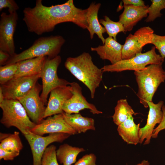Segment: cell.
I'll list each match as a JSON object with an SVG mask.
<instances>
[{"instance_id":"f1b7e54d","label":"cell","mask_w":165,"mask_h":165,"mask_svg":"<svg viewBox=\"0 0 165 165\" xmlns=\"http://www.w3.org/2000/svg\"><path fill=\"white\" fill-rule=\"evenodd\" d=\"M56 147L53 145L48 147L42 157L41 165H59L56 156Z\"/></svg>"},{"instance_id":"ac0fdd59","label":"cell","mask_w":165,"mask_h":165,"mask_svg":"<svg viewBox=\"0 0 165 165\" xmlns=\"http://www.w3.org/2000/svg\"><path fill=\"white\" fill-rule=\"evenodd\" d=\"M123 45L108 36L105 39L104 44L96 47H91V50L96 52L102 60L109 61L114 64L121 60Z\"/></svg>"},{"instance_id":"7402d4cb","label":"cell","mask_w":165,"mask_h":165,"mask_svg":"<svg viewBox=\"0 0 165 165\" xmlns=\"http://www.w3.org/2000/svg\"><path fill=\"white\" fill-rule=\"evenodd\" d=\"M62 114L66 122L77 134L95 130L94 120L92 118L84 117L79 113L68 114L63 112Z\"/></svg>"},{"instance_id":"9a60e30c","label":"cell","mask_w":165,"mask_h":165,"mask_svg":"<svg viewBox=\"0 0 165 165\" xmlns=\"http://www.w3.org/2000/svg\"><path fill=\"white\" fill-rule=\"evenodd\" d=\"M149 111L146 123L143 127L140 128L139 135V143L142 144L145 140L144 145L149 144L154 128L157 124L161 122L163 117L162 107L164 102L161 101L157 104L152 101L148 102Z\"/></svg>"},{"instance_id":"484cf974","label":"cell","mask_w":165,"mask_h":165,"mask_svg":"<svg viewBox=\"0 0 165 165\" xmlns=\"http://www.w3.org/2000/svg\"><path fill=\"white\" fill-rule=\"evenodd\" d=\"M99 22L104 26L108 36L112 38L116 41V36L119 33L126 32L123 25L121 23L112 20L107 16H104V19H100Z\"/></svg>"},{"instance_id":"d6a6232c","label":"cell","mask_w":165,"mask_h":165,"mask_svg":"<svg viewBox=\"0 0 165 165\" xmlns=\"http://www.w3.org/2000/svg\"><path fill=\"white\" fill-rule=\"evenodd\" d=\"M162 110L163 113V118L160 123L153 131L152 136L153 138H157L159 133L165 129V106L164 105L162 106Z\"/></svg>"},{"instance_id":"f546056e","label":"cell","mask_w":165,"mask_h":165,"mask_svg":"<svg viewBox=\"0 0 165 165\" xmlns=\"http://www.w3.org/2000/svg\"><path fill=\"white\" fill-rule=\"evenodd\" d=\"M151 44L154 45L160 56L164 59L165 58V35H160L154 33Z\"/></svg>"},{"instance_id":"836d02e7","label":"cell","mask_w":165,"mask_h":165,"mask_svg":"<svg viewBox=\"0 0 165 165\" xmlns=\"http://www.w3.org/2000/svg\"><path fill=\"white\" fill-rule=\"evenodd\" d=\"M19 154V153L9 152L0 148V160L3 159L5 160H12Z\"/></svg>"},{"instance_id":"2e32d148","label":"cell","mask_w":165,"mask_h":165,"mask_svg":"<svg viewBox=\"0 0 165 165\" xmlns=\"http://www.w3.org/2000/svg\"><path fill=\"white\" fill-rule=\"evenodd\" d=\"M72 95L70 85L59 86L52 90L50 92L44 118L62 113L64 104Z\"/></svg>"},{"instance_id":"ba28073f","label":"cell","mask_w":165,"mask_h":165,"mask_svg":"<svg viewBox=\"0 0 165 165\" xmlns=\"http://www.w3.org/2000/svg\"><path fill=\"white\" fill-rule=\"evenodd\" d=\"M154 31L149 26L141 27L126 38L122 51V60L128 59L141 52L143 47L151 44Z\"/></svg>"},{"instance_id":"1f68e13d","label":"cell","mask_w":165,"mask_h":165,"mask_svg":"<svg viewBox=\"0 0 165 165\" xmlns=\"http://www.w3.org/2000/svg\"><path fill=\"white\" fill-rule=\"evenodd\" d=\"M96 156L93 153L84 155L76 162L74 165H96Z\"/></svg>"},{"instance_id":"e575fe53","label":"cell","mask_w":165,"mask_h":165,"mask_svg":"<svg viewBox=\"0 0 165 165\" xmlns=\"http://www.w3.org/2000/svg\"><path fill=\"white\" fill-rule=\"evenodd\" d=\"M124 5H131L136 6H145L144 2L142 0H123Z\"/></svg>"},{"instance_id":"603a6c76","label":"cell","mask_w":165,"mask_h":165,"mask_svg":"<svg viewBox=\"0 0 165 165\" xmlns=\"http://www.w3.org/2000/svg\"><path fill=\"white\" fill-rule=\"evenodd\" d=\"M85 151L82 148L73 147L64 144L60 145L56 150L57 159L63 165H71L76 162L79 154Z\"/></svg>"},{"instance_id":"ffe728a7","label":"cell","mask_w":165,"mask_h":165,"mask_svg":"<svg viewBox=\"0 0 165 165\" xmlns=\"http://www.w3.org/2000/svg\"><path fill=\"white\" fill-rule=\"evenodd\" d=\"M47 58L41 57L18 62V69L13 78L40 74Z\"/></svg>"},{"instance_id":"4dcf8cb0","label":"cell","mask_w":165,"mask_h":165,"mask_svg":"<svg viewBox=\"0 0 165 165\" xmlns=\"http://www.w3.org/2000/svg\"><path fill=\"white\" fill-rule=\"evenodd\" d=\"M8 8L9 13L16 12L19 7L14 0H0V11L5 8Z\"/></svg>"},{"instance_id":"8d00e7d4","label":"cell","mask_w":165,"mask_h":165,"mask_svg":"<svg viewBox=\"0 0 165 165\" xmlns=\"http://www.w3.org/2000/svg\"><path fill=\"white\" fill-rule=\"evenodd\" d=\"M5 99L2 89L0 87V103L2 102Z\"/></svg>"},{"instance_id":"52a82bcc","label":"cell","mask_w":165,"mask_h":165,"mask_svg":"<svg viewBox=\"0 0 165 165\" xmlns=\"http://www.w3.org/2000/svg\"><path fill=\"white\" fill-rule=\"evenodd\" d=\"M61 61V57L59 55L51 58L47 57L40 74L42 82L40 97L46 105L48 95L52 90L59 86H68L70 84L69 82L58 76L57 69Z\"/></svg>"},{"instance_id":"9c48e42d","label":"cell","mask_w":165,"mask_h":165,"mask_svg":"<svg viewBox=\"0 0 165 165\" xmlns=\"http://www.w3.org/2000/svg\"><path fill=\"white\" fill-rule=\"evenodd\" d=\"M42 85L37 82L33 87L19 100L25 109L28 116L36 124L44 119L46 105L42 100L40 93Z\"/></svg>"},{"instance_id":"8992f818","label":"cell","mask_w":165,"mask_h":165,"mask_svg":"<svg viewBox=\"0 0 165 165\" xmlns=\"http://www.w3.org/2000/svg\"><path fill=\"white\" fill-rule=\"evenodd\" d=\"M156 48L155 46H152L150 50L145 53H138L132 58L122 60L114 64L105 65L101 69L103 72L134 71L141 70L148 65L163 63L164 59L156 53Z\"/></svg>"},{"instance_id":"4316f807","label":"cell","mask_w":165,"mask_h":165,"mask_svg":"<svg viewBox=\"0 0 165 165\" xmlns=\"http://www.w3.org/2000/svg\"><path fill=\"white\" fill-rule=\"evenodd\" d=\"M152 4L148 8V16L145 21L146 22L154 21L162 14L161 11L165 9V0H152Z\"/></svg>"},{"instance_id":"6da1fadb","label":"cell","mask_w":165,"mask_h":165,"mask_svg":"<svg viewBox=\"0 0 165 165\" xmlns=\"http://www.w3.org/2000/svg\"><path fill=\"white\" fill-rule=\"evenodd\" d=\"M23 12V20L28 31L38 35L53 31L57 25L64 22H72L84 29L88 27L87 9L76 7L73 0L50 6L37 0L34 7L25 8Z\"/></svg>"},{"instance_id":"d6986e66","label":"cell","mask_w":165,"mask_h":165,"mask_svg":"<svg viewBox=\"0 0 165 165\" xmlns=\"http://www.w3.org/2000/svg\"><path fill=\"white\" fill-rule=\"evenodd\" d=\"M101 6L100 3L92 2L86 9V18L88 25L87 29L89 32L91 39H92L94 34H96L104 44L105 39L103 34L106 32V30L100 24L98 17V12Z\"/></svg>"},{"instance_id":"74e56055","label":"cell","mask_w":165,"mask_h":165,"mask_svg":"<svg viewBox=\"0 0 165 165\" xmlns=\"http://www.w3.org/2000/svg\"><path fill=\"white\" fill-rule=\"evenodd\" d=\"M137 165H150V164L148 160H144Z\"/></svg>"},{"instance_id":"44dd1931","label":"cell","mask_w":165,"mask_h":165,"mask_svg":"<svg viewBox=\"0 0 165 165\" xmlns=\"http://www.w3.org/2000/svg\"><path fill=\"white\" fill-rule=\"evenodd\" d=\"M140 123L136 124L133 116L118 126L117 130L122 139L128 144L137 145L140 142L139 132Z\"/></svg>"},{"instance_id":"7c38bea8","label":"cell","mask_w":165,"mask_h":165,"mask_svg":"<svg viewBox=\"0 0 165 165\" xmlns=\"http://www.w3.org/2000/svg\"><path fill=\"white\" fill-rule=\"evenodd\" d=\"M40 78V74L13 78L1 85L5 99L18 100L33 87Z\"/></svg>"},{"instance_id":"7a4b0ae2","label":"cell","mask_w":165,"mask_h":165,"mask_svg":"<svg viewBox=\"0 0 165 165\" xmlns=\"http://www.w3.org/2000/svg\"><path fill=\"white\" fill-rule=\"evenodd\" d=\"M65 68L89 89L92 98L94 97L96 89L102 80L101 69L94 64L91 55L84 52L75 57L68 58Z\"/></svg>"},{"instance_id":"d4e9b609","label":"cell","mask_w":165,"mask_h":165,"mask_svg":"<svg viewBox=\"0 0 165 165\" xmlns=\"http://www.w3.org/2000/svg\"><path fill=\"white\" fill-rule=\"evenodd\" d=\"M0 142V148L9 152L20 153L23 147L19 132L18 131H15L12 134H8Z\"/></svg>"},{"instance_id":"8fae6325","label":"cell","mask_w":165,"mask_h":165,"mask_svg":"<svg viewBox=\"0 0 165 165\" xmlns=\"http://www.w3.org/2000/svg\"><path fill=\"white\" fill-rule=\"evenodd\" d=\"M18 16L16 12L7 14L2 12L0 20V50L8 53L10 57L15 53L13 36Z\"/></svg>"},{"instance_id":"3957f363","label":"cell","mask_w":165,"mask_h":165,"mask_svg":"<svg viewBox=\"0 0 165 165\" xmlns=\"http://www.w3.org/2000/svg\"><path fill=\"white\" fill-rule=\"evenodd\" d=\"M162 64H151L141 70L134 71L138 86L137 95L140 103L145 108L148 107V102L152 101L158 87L164 81L165 71Z\"/></svg>"},{"instance_id":"cb8c5ba5","label":"cell","mask_w":165,"mask_h":165,"mask_svg":"<svg viewBox=\"0 0 165 165\" xmlns=\"http://www.w3.org/2000/svg\"><path fill=\"white\" fill-rule=\"evenodd\" d=\"M114 110L112 117L114 123L118 126L125 122L130 116L138 114L134 112L126 99L118 100Z\"/></svg>"},{"instance_id":"5bb4252c","label":"cell","mask_w":165,"mask_h":165,"mask_svg":"<svg viewBox=\"0 0 165 165\" xmlns=\"http://www.w3.org/2000/svg\"><path fill=\"white\" fill-rule=\"evenodd\" d=\"M69 85L73 95L64 104L62 108L64 112L68 114L78 113L80 111L87 109L93 114L102 113L94 104L87 101L82 94V87L78 83L72 82H70Z\"/></svg>"},{"instance_id":"d590c367","label":"cell","mask_w":165,"mask_h":165,"mask_svg":"<svg viewBox=\"0 0 165 165\" xmlns=\"http://www.w3.org/2000/svg\"><path fill=\"white\" fill-rule=\"evenodd\" d=\"M10 56L8 53L0 50V66L4 65L6 62L8 60Z\"/></svg>"},{"instance_id":"5b68a950","label":"cell","mask_w":165,"mask_h":165,"mask_svg":"<svg viewBox=\"0 0 165 165\" xmlns=\"http://www.w3.org/2000/svg\"><path fill=\"white\" fill-rule=\"evenodd\" d=\"M0 107L2 111L0 122L7 128L15 127L25 135L36 125L30 120L18 100L5 99L0 103Z\"/></svg>"},{"instance_id":"30bf717a","label":"cell","mask_w":165,"mask_h":165,"mask_svg":"<svg viewBox=\"0 0 165 165\" xmlns=\"http://www.w3.org/2000/svg\"><path fill=\"white\" fill-rule=\"evenodd\" d=\"M71 135L59 133L49 134L46 136L38 135L30 131L24 135L31 148L33 165H41L43 155L49 145L54 142H62Z\"/></svg>"},{"instance_id":"277c9868","label":"cell","mask_w":165,"mask_h":165,"mask_svg":"<svg viewBox=\"0 0 165 165\" xmlns=\"http://www.w3.org/2000/svg\"><path fill=\"white\" fill-rule=\"evenodd\" d=\"M65 42L64 39L60 35L39 38L28 49L10 57L4 65L41 57L54 58L58 55Z\"/></svg>"},{"instance_id":"e0dca14e","label":"cell","mask_w":165,"mask_h":165,"mask_svg":"<svg viewBox=\"0 0 165 165\" xmlns=\"http://www.w3.org/2000/svg\"><path fill=\"white\" fill-rule=\"evenodd\" d=\"M124 10L120 15L119 22L123 26L125 31H130L143 18L148 16V6H136L123 5Z\"/></svg>"},{"instance_id":"83f0119b","label":"cell","mask_w":165,"mask_h":165,"mask_svg":"<svg viewBox=\"0 0 165 165\" xmlns=\"http://www.w3.org/2000/svg\"><path fill=\"white\" fill-rule=\"evenodd\" d=\"M18 62L0 66V83L4 84L13 79L18 69Z\"/></svg>"},{"instance_id":"4fadbf2b","label":"cell","mask_w":165,"mask_h":165,"mask_svg":"<svg viewBox=\"0 0 165 165\" xmlns=\"http://www.w3.org/2000/svg\"><path fill=\"white\" fill-rule=\"evenodd\" d=\"M30 131L40 136L47 134L62 133L71 135L77 134L66 122L62 113L56 114L44 119L40 123L36 124Z\"/></svg>"}]
</instances>
